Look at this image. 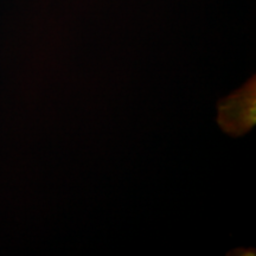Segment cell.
Masks as SVG:
<instances>
[{
  "mask_svg": "<svg viewBox=\"0 0 256 256\" xmlns=\"http://www.w3.org/2000/svg\"><path fill=\"white\" fill-rule=\"evenodd\" d=\"M218 124L226 134L241 136L256 124V82L255 76L244 86L222 98L217 104Z\"/></svg>",
  "mask_w": 256,
  "mask_h": 256,
  "instance_id": "1",
  "label": "cell"
}]
</instances>
